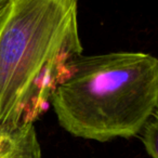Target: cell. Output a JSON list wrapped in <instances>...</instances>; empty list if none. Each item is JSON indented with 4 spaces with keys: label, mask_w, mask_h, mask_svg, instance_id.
<instances>
[{
    "label": "cell",
    "mask_w": 158,
    "mask_h": 158,
    "mask_svg": "<svg viewBox=\"0 0 158 158\" xmlns=\"http://www.w3.org/2000/svg\"><path fill=\"white\" fill-rule=\"evenodd\" d=\"M40 145L34 125L26 128L12 152L5 158H40Z\"/></svg>",
    "instance_id": "cell-3"
},
{
    "label": "cell",
    "mask_w": 158,
    "mask_h": 158,
    "mask_svg": "<svg viewBox=\"0 0 158 158\" xmlns=\"http://www.w3.org/2000/svg\"><path fill=\"white\" fill-rule=\"evenodd\" d=\"M12 2H13V0H0V21L2 20L5 14L7 13Z\"/></svg>",
    "instance_id": "cell-6"
},
{
    "label": "cell",
    "mask_w": 158,
    "mask_h": 158,
    "mask_svg": "<svg viewBox=\"0 0 158 158\" xmlns=\"http://www.w3.org/2000/svg\"><path fill=\"white\" fill-rule=\"evenodd\" d=\"M142 141L147 154L152 158H158V121L156 113L145 123L142 128Z\"/></svg>",
    "instance_id": "cell-4"
},
{
    "label": "cell",
    "mask_w": 158,
    "mask_h": 158,
    "mask_svg": "<svg viewBox=\"0 0 158 158\" xmlns=\"http://www.w3.org/2000/svg\"><path fill=\"white\" fill-rule=\"evenodd\" d=\"M50 103L70 134L100 142L141 132L158 103V60L143 52L79 55Z\"/></svg>",
    "instance_id": "cell-2"
},
{
    "label": "cell",
    "mask_w": 158,
    "mask_h": 158,
    "mask_svg": "<svg viewBox=\"0 0 158 158\" xmlns=\"http://www.w3.org/2000/svg\"><path fill=\"white\" fill-rule=\"evenodd\" d=\"M31 125H34V123H31ZM31 125H26L15 130L0 129V158H5L11 153L26 128Z\"/></svg>",
    "instance_id": "cell-5"
},
{
    "label": "cell",
    "mask_w": 158,
    "mask_h": 158,
    "mask_svg": "<svg viewBox=\"0 0 158 158\" xmlns=\"http://www.w3.org/2000/svg\"><path fill=\"white\" fill-rule=\"evenodd\" d=\"M78 0H13L0 21V129L34 123L81 55Z\"/></svg>",
    "instance_id": "cell-1"
}]
</instances>
